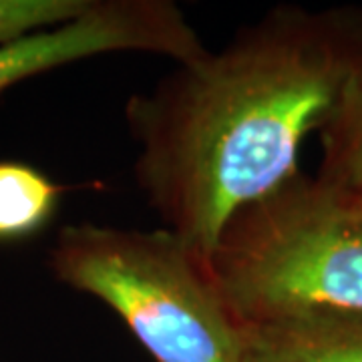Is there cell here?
<instances>
[{"mask_svg": "<svg viewBox=\"0 0 362 362\" xmlns=\"http://www.w3.org/2000/svg\"><path fill=\"white\" fill-rule=\"evenodd\" d=\"M361 57V8L280 4L131 95L133 173L163 228L207 262L238 211L300 175Z\"/></svg>", "mask_w": 362, "mask_h": 362, "instance_id": "1", "label": "cell"}, {"mask_svg": "<svg viewBox=\"0 0 362 362\" xmlns=\"http://www.w3.org/2000/svg\"><path fill=\"white\" fill-rule=\"evenodd\" d=\"M206 266L242 324L312 310L362 314V199L296 175L238 211Z\"/></svg>", "mask_w": 362, "mask_h": 362, "instance_id": "2", "label": "cell"}, {"mask_svg": "<svg viewBox=\"0 0 362 362\" xmlns=\"http://www.w3.org/2000/svg\"><path fill=\"white\" fill-rule=\"evenodd\" d=\"M57 282L95 298L156 362H244L242 322L206 262L165 228H61L49 254Z\"/></svg>", "mask_w": 362, "mask_h": 362, "instance_id": "3", "label": "cell"}, {"mask_svg": "<svg viewBox=\"0 0 362 362\" xmlns=\"http://www.w3.org/2000/svg\"><path fill=\"white\" fill-rule=\"evenodd\" d=\"M133 47V25L123 8L95 0L61 25L0 45V95L28 78Z\"/></svg>", "mask_w": 362, "mask_h": 362, "instance_id": "4", "label": "cell"}, {"mask_svg": "<svg viewBox=\"0 0 362 362\" xmlns=\"http://www.w3.org/2000/svg\"><path fill=\"white\" fill-rule=\"evenodd\" d=\"M244 362H362V314L312 310L242 324Z\"/></svg>", "mask_w": 362, "mask_h": 362, "instance_id": "5", "label": "cell"}, {"mask_svg": "<svg viewBox=\"0 0 362 362\" xmlns=\"http://www.w3.org/2000/svg\"><path fill=\"white\" fill-rule=\"evenodd\" d=\"M63 185L25 161H0V244L45 232L59 214Z\"/></svg>", "mask_w": 362, "mask_h": 362, "instance_id": "6", "label": "cell"}, {"mask_svg": "<svg viewBox=\"0 0 362 362\" xmlns=\"http://www.w3.org/2000/svg\"><path fill=\"white\" fill-rule=\"evenodd\" d=\"M322 133L320 175L337 185L352 187L362 181V57L352 69Z\"/></svg>", "mask_w": 362, "mask_h": 362, "instance_id": "7", "label": "cell"}, {"mask_svg": "<svg viewBox=\"0 0 362 362\" xmlns=\"http://www.w3.org/2000/svg\"><path fill=\"white\" fill-rule=\"evenodd\" d=\"M93 0H0V45L81 14Z\"/></svg>", "mask_w": 362, "mask_h": 362, "instance_id": "8", "label": "cell"}, {"mask_svg": "<svg viewBox=\"0 0 362 362\" xmlns=\"http://www.w3.org/2000/svg\"><path fill=\"white\" fill-rule=\"evenodd\" d=\"M350 189H354V192H356V195H358V197L362 199V181L361 183H356V185H352Z\"/></svg>", "mask_w": 362, "mask_h": 362, "instance_id": "9", "label": "cell"}]
</instances>
